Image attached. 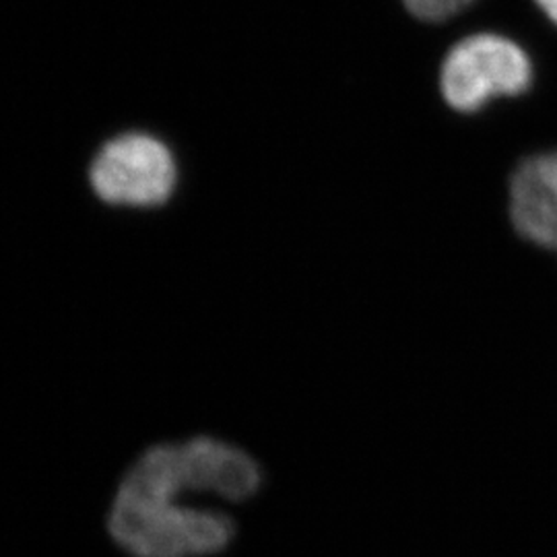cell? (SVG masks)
Returning a JSON list of instances; mask_svg holds the SVG:
<instances>
[{"label": "cell", "instance_id": "1", "mask_svg": "<svg viewBox=\"0 0 557 557\" xmlns=\"http://www.w3.org/2000/svg\"><path fill=\"white\" fill-rule=\"evenodd\" d=\"M260 483L255 458L220 440L153 446L120 479L106 531L124 557H220L236 541V520L197 498L238 504Z\"/></svg>", "mask_w": 557, "mask_h": 557}, {"label": "cell", "instance_id": "2", "mask_svg": "<svg viewBox=\"0 0 557 557\" xmlns=\"http://www.w3.org/2000/svg\"><path fill=\"white\" fill-rule=\"evenodd\" d=\"M535 79L527 50L499 34L458 40L440 66V94L460 114H473L498 98H517Z\"/></svg>", "mask_w": 557, "mask_h": 557}, {"label": "cell", "instance_id": "3", "mask_svg": "<svg viewBox=\"0 0 557 557\" xmlns=\"http://www.w3.org/2000/svg\"><path fill=\"white\" fill-rule=\"evenodd\" d=\"M176 161L165 143L128 133L108 140L89 170L94 193L120 207H158L176 188Z\"/></svg>", "mask_w": 557, "mask_h": 557}, {"label": "cell", "instance_id": "4", "mask_svg": "<svg viewBox=\"0 0 557 557\" xmlns=\"http://www.w3.org/2000/svg\"><path fill=\"white\" fill-rule=\"evenodd\" d=\"M508 213L520 238L557 255V149L518 163L508 186Z\"/></svg>", "mask_w": 557, "mask_h": 557}, {"label": "cell", "instance_id": "5", "mask_svg": "<svg viewBox=\"0 0 557 557\" xmlns=\"http://www.w3.org/2000/svg\"><path fill=\"white\" fill-rule=\"evenodd\" d=\"M405 9L421 21L428 23H440V21L450 20L471 7L475 0H400Z\"/></svg>", "mask_w": 557, "mask_h": 557}, {"label": "cell", "instance_id": "6", "mask_svg": "<svg viewBox=\"0 0 557 557\" xmlns=\"http://www.w3.org/2000/svg\"><path fill=\"white\" fill-rule=\"evenodd\" d=\"M539 9L545 13V17L557 25V0H535Z\"/></svg>", "mask_w": 557, "mask_h": 557}]
</instances>
